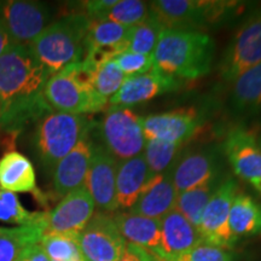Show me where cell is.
I'll return each instance as SVG.
<instances>
[{
  "label": "cell",
  "instance_id": "7402d4cb",
  "mask_svg": "<svg viewBox=\"0 0 261 261\" xmlns=\"http://www.w3.org/2000/svg\"><path fill=\"white\" fill-rule=\"evenodd\" d=\"M177 198L178 191L172 181L171 171H168L151 179L148 188L128 212L150 219L161 220L169 212L175 210Z\"/></svg>",
  "mask_w": 261,
  "mask_h": 261
},
{
  "label": "cell",
  "instance_id": "836d02e7",
  "mask_svg": "<svg viewBox=\"0 0 261 261\" xmlns=\"http://www.w3.org/2000/svg\"><path fill=\"white\" fill-rule=\"evenodd\" d=\"M115 63L119 65L126 77L136 76V75L144 74L151 70L154 67V57L152 55H140L135 52L125 51L117 55L114 58Z\"/></svg>",
  "mask_w": 261,
  "mask_h": 261
},
{
  "label": "cell",
  "instance_id": "9c48e42d",
  "mask_svg": "<svg viewBox=\"0 0 261 261\" xmlns=\"http://www.w3.org/2000/svg\"><path fill=\"white\" fill-rule=\"evenodd\" d=\"M237 192V181L230 175L224 177L202 214L198 231L204 243L223 249H231L236 244L237 238L228 226V215Z\"/></svg>",
  "mask_w": 261,
  "mask_h": 261
},
{
  "label": "cell",
  "instance_id": "ffe728a7",
  "mask_svg": "<svg viewBox=\"0 0 261 261\" xmlns=\"http://www.w3.org/2000/svg\"><path fill=\"white\" fill-rule=\"evenodd\" d=\"M161 260L171 261L191 248L203 243L198 228L177 210L161 220Z\"/></svg>",
  "mask_w": 261,
  "mask_h": 261
},
{
  "label": "cell",
  "instance_id": "d590c367",
  "mask_svg": "<svg viewBox=\"0 0 261 261\" xmlns=\"http://www.w3.org/2000/svg\"><path fill=\"white\" fill-rule=\"evenodd\" d=\"M116 261H160L158 257L146 252L143 248L127 243L125 250Z\"/></svg>",
  "mask_w": 261,
  "mask_h": 261
},
{
  "label": "cell",
  "instance_id": "d6986e66",
  "mask_svg": "<svg viewBox=\"0 0 261 261\" xmlns=\"http://www.w3.org/2000/svg\"><path fill=\"white\" fill-rule=\"evenodd\" d=\"M155 175L150 171L144 156L117 161L116 202L117 210L129 211Z\"/></svg>",
  "mask_w": 261,
  "mask_h": 261
},
{
  "label": "cell",
  "instance_id": "4dcf8cb0",
  "mask_svg": "<svg viewBox=\"0 0 261 261\" xmlns=\"http://www.w3.org/2000/svg\"><path fill=\"white\" fill-rule=\"evenodd\" d=\"M162 31V25L159 23L154 15L150 14L145 21L132 27L127 51L140 55H154Z\"/></svg>",
  "mask_w": 261,
  "mask_h": 261
},
{
  "label": "cell",
  "instance_id": "5bb4252c",
  "mask_svg": "<svg viewBox=\"0 0 261 261\" xmlns=\"http://www.w3.org/2000/svg\"><path fill=\"white\" fill-rule=\"evenodd\" d=\"M116 169L117 160L96 143L85 187L90 192L94 205L103 213L117 211Z\"/></svg>",
  "mask_w": 261,
  "mask_h": 261
},
{
  "label": "cell",
  "instance_id": "3957f363",
  "mask_svg": "<svg viewBox=\"0 0 261 261\" xmlns=\"http://www.w3.org/2000/svg\"><path fill=\"white\" fill-rule=\"evenodd\" d=\"M96 122L86 115L61 113L52 110L33 126L32 151L39 165L48 173L77 143L92 132Z\"/></svg>",
  "mask_w": 261,
  "mask_h": 261
},
{
  "label": "cell",
  "instance_id": "8fae6325",
  "mask_svg": "<svg viewBox=\"0 0 261 261\" xmlns=\"http://www.w3.org/2000/svg\"><path fill=\"white\" fill-rule=\"evenodd\" d=\"M0 17L14 45H29L50 24L51 11L40 2L8 0L0 2Z\"/></svg>",
  "mask_w": 261,
  "mask_h": 261
},
{
  "label": "cell",
  "instance_id": "4fadbf2b",
  "mask_svg": "<svg viewBox=\"0 0 261 261\" xmlns=\"http://www.w3.org/2000/svg\"><path fill=\"white\" fill-rule=\"evenodd\" d=\"M221 177L223 158L217 146L189 151L180 156L171 169L172 181L178 194Z\"/></svg>",
  "mask_w": 261,
  "mask_h": 261
},
{
  "label": "cell",
  "instance_id": "52a82bcc",
  "mask_svg": "<svg viewBox=\"0 0 261 261\" xmlns=\"http://www.w3.org/2000/svg\"><path fill=\"white\" fill-rule=\"evenodd\" d=\"M93 133L99 139L98 144L117 161L136 158L144 151L143 117L128 107H110L102 121L96 123Z\"/></svg>",
  "mask_w": 261,
  "mask_h": 261
},
{
  "label": "cell",
  "instance_id": "e0dca14e",
  "mask_svg": "<svg viewBox=\"0 0 261 261\" xmlns=\"http://www.w3.org/2000/svg\"><path fill=\"white\" fill-rule=\"evenodd\" d=\"M200 122L198 114L194 109L152 114L143 117V133L145 140L182 144L195 135Z\"/></svg>",
  "mask_w": 261,
  "mask_h": 261
},
{
  "label": "cell",
  "instance_id": "484cf974",
  "mask_svg": "<svg viewBox=\"0 0 261 261\" xmlns=\"http://www.w3.org/2000/svg\"><path fill=\"white\" fill-rule=\"evenodd\" d=\"M228 226L234 238L261 234V204L243 192L234 196L228 215Z\"/></svg>",
  "mask_w": 261,
  "mask_h": 261
},
{
  "label": "cell",
  "instance_id": "d4e9b609",
  "mask_svg": "<svg viewBox=\"0 0 261 261\" xmlns=\"http://www.w3.org/2000/svg\"><path fill=\"white\" fill-rule=\"evenodd\" d=\"M230 102L238 114L255 115L261 113V63L232 81Z\"/></svg>",
  "mask_w": 261,
  "mask_h": 261
},
{
  "label": "cell",
  "instance_id": "30bf717a",
  "mask_svg": "<svg viewBox=\"0 0 261 261\" xmlns=\"http://www.w3.org/2000/svg\"><path fill=\"white\" fill-rule=\"evenodd\" d=\"M83 261H116L126 248L113 217L97 212L77 236Z\"/></svg>",
  "mask_w": 261,
  "mask_h": 261
},
{
  "label": "cell",
  "instance_id": "ab89813d",
  "mask_svg": "<svg viewBox=\"0 0 261 261\" xmlns=\"http://www.w3.org/2000/svg\"><path fill=\"white\" fill-rule=\"evenodd\" d=\"M257 142H259V145L261 146V137H260V138H257Z\"/></svg>",
  "mask_w": 261,
  "mask_h": 261
},
{
  "label": "cell",
  "instance_id": "f35d334b",
  "mask_svg": "<svg viewBox=\"0 0 261 261\" xmlns=\"http://www.w3.org/2000/svg\"><path fill=\"white\" fill-rule=\"evenodd\" d=\"M0 113H2V97H0Z\"/></svg>",
  "mask_w": 261,
  "mask_h": 261
},
{
  "label": "cell",
  "instance_id": "8d00e7d4",
  "mask_svg": "<svg viewBox=\"0 0 261 261\" xmlns=\"http://www.w3.org/2000/svg\"><path fill=\"white\" fill-rule=\"evenodd\" d=\"M16 261H50V259L44 252L40 243H38L24 248Z\"/></svg>",
  "mask_w": 261,
  "mask_h": 261
},
{
  "label": "cell",
  "instance_id": "f546056e",
  "mask_svg": "<svg viewBox=\"0 0 261 261\" xmlns=\"http://www.w3.org/2000/svg\"><path fill=\"white\" fill-rule=\"evenodd\" d=\"M181 145L179 143L146 140L143 156L152 174L159 175L171 171L174 163L180 158Z\"/></svg>",
  "mask_w": 261,
  "mask_h": 261
},
{
  "label": "cell",
  "instance_id": "1f68e13d",
  "mask_svg": "<svg viewBox=\"0 0 261 261\" xmlns=\"http://www.w3.org/2000/svg\"><path fill=\"white\" fill-rule=\"evenodd\" d=\"M126 79V75L122 73L115 61L110 60L99 65L94 71L93 87L98 94L109 100L119 92Z\"/></svg>",
  "mask_w": 261,
  "mask_h": 261
},
{
  "label": "cell",
  "instance_id": "83f0119b",
  "mask_svg": "<svg viewBox=\"0 0 261 261\" xmlns=\"http://www.w3.org/2000/svg\"><path fill=\"white\" fill-rule=\"evenodd\" d=\"M77 236L74 232H46L40 246L50 261H83Z\"/></svg>",
  "mask_w": 261,
  "mask_h": 261
},
{
  "label": "cell",
  "instance_id": "f1b7e54d",
  "mask_svg": "<svg viewBox=\"0 0 261 261\" xmlns=\"http://www.w3.org/2000/svg\"><path fill=\"white\" fill-rule=\"evenodd\" d=\"M150 14V3L140 0H115L114 5L104 11L96 21H110L126 27H135L145 21Z\"/></svg>",
  "mask_w": 261,
  "mask_h": 261
},
{
  "label": "cell",
  "instance_id": "4316f807",
  "mask_svg": "<svg viewBox=\"0 0 261 261\" xmlns=\"http://www.w3.org/2000/svg\"><path fill=\"white\" fill-rule=\"evenodd\" d=\"M224 177L225 175L210 182H205L201 187L178 194L175 210L198 228L204 208L207 207L208 202L211 201L212 196L214 195Z\"/></svg>",
  "mask_w": 261,
  "mask_h": 261
},
{
  "label": "cell",
  "instance_id": "277c9868",
  "mask_svg": "<svg viewBox=\"0 0 261 261\" xmlns=\"http://www.w3.org/2000/svg\"><path fill=\"white\" fill-rule=\"evenodd\" d=\"M86 15H68L52 22L29 46L51 75L83 60L85 39L91 25Z\"/></svg>",
  "mask_w": 261,
  "mask_h": 261
},
{
  "label": "cell",
  "instance_id": "5b68a950",
  "mask_svg": "<svg viewBox=\"0 0 261 261\" xmlns=\"http://www.w3.org/2000/svg\"><path fill=\"white\" fill-rule=\"evenodd\" d=\"M94 70L84 62L71 63L51 75L44 90V96L52 110L86 115L102 112L109 100L93 87Z\"/></svg>",
  "mask_w": 261,
  "mask_h": 261
},
{
  "label": "cell",
  "instance_id": "7c38bea8",
  "mask_svg": "<svg viewBox=\"0 0 261 261\" xmlns=\"http://www.w3.org/2000/svg\"><path fill=\"white\" fill-rule=\"evenodd\" d=\"M223 152L234 174L261 195V146L253 130L234 127L227 133Z\"/></svg>",
  "mask_w": 261,
  "mask_h": 261
},
{
  "label": "cell",
  "instance_id": "44dd1931",
  "mask_svg": "<svg viewBox=\"0 0 261 261\" xmlns=\"http://www.w3.org/2000/svg\"><path fill=\"white\" fill-rule=\"evenodd\" d=\"M0 187L14 194H32L40 203L46 201L37 185V174L32 161L16 150L5 152L0 158Z\"/></svg>",
  "mask_w": 261,
  "mask_h": 261
},
{
  "label": "cell",
  "instance_id": "d6a6232c",
  "mask_svg": "<svg viewBox=\"0 0 261 261\" xmlns=\"http://www.w3.org/2000/svg\"><path fill=\"white\" fill-rule=\"evenodd\" d=\"M42 213L28 212L22 205L16 194L0 187V221L22 226V225L31 224L33 221L38 220Z\"/></svg>",
  "mask_w": 261,
  "mask_h": 261
},
{
  "label": "cell",
  "instance_id": "8992f818",
  "mask_svg": "<svg viewBox=\"0 0 261 261\" xmlns=\"http://www.w3.org/2000/svg\"><path fill=\"white\" fill-rule=\"evenodd\" d=\"M237 2L214 0H158L150 3V10L163 29L198 31L226 21L237 14Z\"/></svg>",
  "mask_w": 261,
  "mask_h": 261
},
{
  "label": "cell",
  "instance_id": "7a4b0ae2",
  "mask_svg": "<svg viewBox=\"0 0 261 261\" xmlns=\"http://www.w3.org/2000/svg\"><path fill=\"white\" fill-rule=\"evenodd\" d=\"M215 44L204 32L163 29L154 51V68L178 79L195 80L212 69Z\"/></svg>",
  "mask_w": 261,
  "mask_h": 261
},
{
  "label": "cell",
  "instance_id": "ba28073f",
  "mask_svg": "<svg viewBox=\"0 0 261 261\" xmlns=\"http://www.w3.org/2000/svg\"><path fill=\"white\" fill-rule=\"evenodd\" d=\"M261 63V8L250 12L237 29L219 63V75L231 83Z\"/></svg>",
  "mask_w": 261,
  "mask_h": 261
},
{
  "label": "cell",
  "instance_id": "e575fe53",
  "mask_svg": "<svg viewBox=\"0 0 261 261\" xmlns=\"http://www.w3.org/2000/svg\"><path fill=\"white\" fill-rule=\"evenodd\" d=\"M171 261H234V256L227 249L203 242Z\"/></svg>",
  "mask_w": 261,
  "mask_h": 261
},
{
  "label": "cell",
  "instance_id": "ac0fdd59",
  "mask_svg": "<svg viewBox=\"0 0 261 261\" xmlns=\"http://www.w3.org/2000/svg\"><path fill=\"white\" fill-rule=\"evenodd\" d=\"M92 132L85 136L69 154L57 163L52 172L54 190L60 197H64L75 189L85 185L96 145Z\"/></svg>",
  "mask_w": 261,
  "mask_h": 261
},
{
  "label": "cell",
  "instance_id": "6da1fadb",
  "mask_svg": "<svg viewBox=\"0 0 261 261\" xmlns=\"http://www.w3.org/2000/svg\"><path fill=\"white\" fill-rule=\"evenodd\" d=\"M50 76L29 45H12L0 56V130L19 136L52 112L44 96Z\"/></svg>",
  "mask_w": 261,
  "mask_h": 261
},
{
  "label": "cell",
  "instance_id": "2e32d148",
  "mask_svg": "<svg viewBox=\"0 0 261 261\" xmlns=\"http://www.w3.org/2000/svg\"><path fill=\"white\" fill-rule=\"evenodd\" d=\"M94 202L85 185L75 189L47 213V232L79 233L94 214Z\"/></svg>",
  "mask_w": 261,
  "mask_h": 261
},
{
  "label": "cell",
  "instance_id": "9a60e30c",
  "mask_svg": "<svg viewBox=\"0 0 261 261\" xmlns=\"http://www.w3.org/2000/svg\"><path fill=\"white\" fill-rule=\"evenodd\" d=\"M182 80L163 74L152 67L151 70L127 77L115 96L109 99L114 107H130L148 102L161 94L173 92L181 87Z\"/></svg>",
  "mask_w": 261,
  "mask_h": 261
},
{
  "label": "cell",
  "instance_id": "cb8c5ba5",
  "mask_svg": "<svg viewBox=\"0 0 261 261\" xmlns=\"http://www.w3.org/2000/svg\"><path fill=\"white\" fill-rule=\"evenodd\" d=\"M47 232V213L17 227H0V261H16L24 248L40 243Z\"/></svg>",
  "mask_w": 261,
  "mask_h": 261
},
{
  "label": "cell",
  "instance_id": "603a6c76",
  "mask_svg": "<svg viewBox=\"0 0 261 261\" xmlns=\"http://www.w3.org/2000/svg\"><path fill=\"white\" fill-rule=\"evenodd\" d=\"M126 242L143 248L161 260V221L129 212L116 213L113 217Z\"/></svg>",
  "mask_w": 261,
  "mask_h": 261
},
{
  "label": "cell",
  "instance_id": "74e56055",
  "mask_svg": "<svg viewBox=\"0 0 261 261\" xmlns=\"http://www.w3.org/2000/svg\"><path fill=\"white\" fill-rule=\"evenodd\" d=\"M12 45H14L12 39L10 37L8 29H6L2 17H0V56H2L10 46H12Z\"/></svg>",
  "mask_w": 261,
  "mask_h": 261
}]
</instances>
